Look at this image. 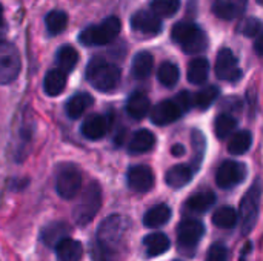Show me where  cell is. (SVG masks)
Instances as JSON below:
<instances>
[{
	"instance_id": "cell-20",
	"label": "cell",
	"mask_w": 263,
	"mask_h": 261,
	"mask_svg": "<svg viewBox=\"0 0 263 261\" xmlns=\"http://www.w3.org/2000/svg\"><path fill=\"white\" fill-rule=\"evenodd\" d=\"M156 146V135L148 129H140L134 132L128 143V152L131 155H140L149 152Z\"/></svg>"
},
{
	"instance_id": "cell-2",
	"label": "cell",
	"mask_w": 263,
	"mask_h": 261,
	"mask_svg": "<svg viewBox=\"0 0 263 261\" xmlns=\"http://www.w3.org/2000/svg\"><path fill=\"white\" fill-rule=\"evenodd\" d=\"M88 83L100 92H112L122 80V71L117 65L109 63L100 57L92 58L86 66Z\"/></svg>"
},
{
	"instance_id": "cell-5",
	"label": "cell",
	"mask_w": 263,
	"mask_h": 261,
	"mask_svg": "<svg viewBox=\"0 0 263 261\" xmlns=\"http://www.w3.org/2000/svg\"><path fill=\"white\" fill-rule=\"evenodd\" d=\"M122 23L117 17L111 15L97 25L85 28L79 34V42L85 46H103L117 38L120 34Z\"/></svg>"
},
{
	"instance_id": "cell-13",
	"label": "cell",
	"mask_w": 263,
	"mask_h": 261,
	"mask_svg": "<svg viewBox=\"0 0 263 261\" xmlns=\"http://www.w3.org/2000/svg\"><path fill=\"white\" fill-rule=\"evenodd\" d=\"M126 182H128V186L131 191L145 194V192L151 191L154 186V172L151 171V168H148L145 165L131 166L126 174Z\"/></svg>"
},
{
	"instance_id": "cell-33",
	"label": "cell",
	"mask_w": 263,
	"mask_h": 261,
	"mask_svg": "<svg viewBox=\"0 0 263 261\" xmlns=\"http://www.w3.org/2000/svg\"><path fill=\"white\" fill-rule=\"evenodd\" d=\"M214 129H216V135L220 140H225L236 132L237 120L230 114H220V115H217V118L214 122Z\"/></svg>"
},
{
	"instance_id": "cell-9",
	"label": "cell",
	"mask_w": 263,
	"mask_h": 261,
	"mask_svg": "<svg viewBox=\"0 0 263 261\" xmlns=\"http://www.w3.org/2000/svg\"><path fill=\"white\" fill-rule=\"evenodd\" d=\"M247 174H248V169L243 163L227 160L219 166L216 172V183L222 189H231L240 185L247 178Z\"/></svg>"
},
{
	"instance_id": "cell-25",
	"label": "cell",
	"mask_w": 263,
	"mask_h": 261,
	"mask_svg": "<svg viewBox=\"0 0 263 261\" xmlns=\"http://www.w3.org/2000/svg\"><path fill=\"white\" fill-rule=\"evenodd\" d=\"M55 252L59 261H80L83 257V246L80 242L66 237L57 245Z\"/></svg>"
},
{
	"instance_id": "cell-3",
	"label": "cell",
	"mask_w": 263,
	"mask_h": 261,
	"mask_svg": "<svg viewBox=\"0 0 263 261\" xmlns=\"http://www.w3.org/2000/svg\"><path fill=\"white\" fill-rule=\"evenodd\" d=\"M171 38L177 43L186 54H197L208 48V35L191 22H179L173 26Z\"/></svg>"
},
{
	"instance_id": "cell-22",
	"label": "cell",
	"mask_w": 263,
	"mask_h": 261,
	"mask_svg": "<svg viewBox=\"0 0 263 261\" xmlns=\"http://www.w3.org/2000/svg\"><path fill=\"white\" fill-rule=\"evenodd\" d=\"M214 203H216V194L213 191H210V189H205V191H197L196 194H193L186 200L185 208L190 212L203 214V212L210 211Z\"/></svg>"
},
{
	"instance_id": "cell-6",
	"label": "cell",
	"mask_w": 263,
	"mask_h": 261,
	"mask_svg": "<svg viewBox=\"0 0 263 261\" xmlns=\"http://www.w3.org/2000/svg\"><path fill=\"white\" fill-rule=\"evenodd\" d=\"M260 197H262V185L259 180H256L254 185L243 195L239 206V225L243 235H248L257 223Z\"/></svg>"
},
{
	"instance_id": "cell-44",
	"label": "cell",
	"mask_w": 263,
	"mask_h": 261,
	"mask_svg": "<svg viewBox=\"0 0 263 261\" xmlns=\"http://www.w3.org/2000/svg\"><path fill=\"white\" fill-rule=\"evenodd\" d=\"M257 2H259V3H260V5H263V0H257Z\"/></svg>"
},
{
	"instance_id": "cell-12",
	"label": "cell",
	"mask_w": 263,
	"mask_h": 261,
	"mask_svg": "<svg viewBox=\"0 0 263 261\" xmlns=\"http://www.w3.org/2000/svg\"><path fill=\"white\" fill-rule=\"evenodd\" d=\"M131 28L133 31L142 34V35H157L163 29L162 17H159L153 11H137L131 17Z\"/></svg>"
},
{
	"instance_id": "cell-29",
	"label": "cell",
	"mask_w": 263,
	"mask_h": 261,
	"mask_svg": "<svg viewBox=\"0 0 263 261\" xmlns=\"http://www.w3.org/2000/svg\"><path fill=\"white\" fill-rule=\"evenodd\" d=\"M208 74H210V62L205 57H197V58H193L190 62L188 72H186V77H188L190 83L202 85V83L206 82Z\"/></svg>"
},
{
	"instance_id": "cell-4",
	"label": "cell",
	"mask_w": 263,
	"mask_h": 261,
	"mask_svg": "<svg viewBox=\"0 0 263 261\" xmlns=\"http://www.w3.org/2000/svg\"><path fill=\"white\" fill-rule=\"evenodd\" d=\"M102 206V189L100 185L96 182H91L85 191L82 192L79 202L76 203L72 209V218L79 226L89 225Z\"/></svg>"
},
{
	"instance_id": "cell-27",
	"label": "cell",
	"mask_w": 263,
	"mask_h": 261,
	"mask_svg": "<svg viewBox=\"0 0 263 261\" xmlns=\"http://www.w3.org/2000/svg\"><path fill=\"white\" fill-rule=\"evenodd\" d=\"M143 246L148 257H160L171 248V243L163 232H153L143 238Z\"/></svg>"
},
{
	"instance_id": "cell-21",
	"label": "cell",
	"mask_w": 263,
	"mask_h": 261,
	"mask_svg": "<svg viewBox=\"0 0 263 261\" xmlns=\"http://www.w3.org/2000/svg\"><path fill=\"white\" fill-rule=\"evenodd\" d=\"M194 172L196 171L193 169V166H188V165H176V166H173L166 172L165 182L173 189H182V188H185L193 180Z\"/></svg>"
},
{
	"instance_id": "cell-26",
	"label": "cell",
	"mask_w": 263,
	"mask_h": 261,
	"mask_svg": "<svg viewBox=\"0 0 263 261\" xmlns=\"http://www.w3.org/2000/svg\"><path fill=\"white\" fill-rule=\"evenodd\" d=\"M171 218V209L168 205L165 203H160L154 208H151L149 211H146V214L143 215V225L146 228H151V229H157V228H162L165 226Z\"/></svg>"
},
{
	"instance_id": "cell-35",
	"label": "cell",
	"mask_w": 263,
	"mask_h": 261,
	"mask_svg": "<svg viewBox=\"0 0 263 261\" xmlns=\"http://www.w3.org/2000/svg\"><path fill=\"white\" fill-rule=\"evenodd\" d=\"M220 91L217 86L214 85H210L203 89H200L196 95H194V106L199 108V109H208L219 97Z\"/></svg>"
},
{
	"instance_id": "cell-24",
	"label": "cell",
	"mask_w": 263,
	"mask_h": 261,
	"mask_svg": "<svg viewBox=\"0 0 263 261\" xmlns=\"http://www.w3.org/2000/svg\"><path fill=\"white\" fill-rule=\"evenodd\" d=\"M149 111H151V103L143 92H134L129 95L126 102V112L131 118L142 120L148 115Z\"/></svg>"
},
{
	"instance_id": "cell-1",
	"label": "cell",
	"mask_w": 263,
	"mask_h": 261,
	"mask_svg": "<svg viewBox=\"0 0 263 261\" xmlns=\"http://www.w3.org/2000/svg\"><path fill=\"white\" fill-rule=\"evenodd\" d=\"M126 232V222L122 215L112 214L106 217L96 234L91 254L94 261H116Z\"/></svg>"
},
{
	"instance_id": "cell-18",
	"label": "cell",
	"mask_w": 263,
	"mask_h": 261,
	"mask_svg": "<svg viewBox=\"0 0 263 261\" xmlns=\"http://www.w3.org/2000/svg\"><path fill=\"white\" fill-rule=\"evenodd\" d=\"M94 103V98L88 92H76L65 103V112L69 118H80Z\"/></svg>"
},
{
	"instance_id": "cell-36",
	"label": "cell",
	"mask_w": 263,
	"mask_h": 261,
	"mask_svg": "<svg viewBox=\"0 0 263 261\" xmlns=\"http://www.w3.org/2000/svg\"><path fill=\"white\" fill-rule=\"evenodd\" d=\"M180 8V0H153L151 11L159 17H173Z\"/></svg>"
},
{
	"instance_id": "cell-34",
	"label": "cell",
	"mask_w": 263,
	"mask_h": 261,
	"mask_svg": "<svg viewBox=\"0 0 263 261\" xmlns=\"http://www.w3.org/2000/svg\"><path fill=\"white\" fill-rule=\"evenodd\" d=\"M157 78L165 88H173L177 85V82L180 78V71L174 63L165 62V63H162V66L157 71Z\"/></svg>"
},
{
	"instance_id": "cell-17",
	"label": "cell",
	"mask_w": 263,
	"mask_h": 261,
	"mask_svg": "<svg viewBox=\"0 0 263 261\" xmlns=\"http://www.w3.org/2000/svg\"><path fill=\"white\" fill-rule=\"evenodd\" d=\"M247 5L248 0H216L213 3V12L222 20H233L245 12Z\"/></svg>"
},
{
	"instance_id": "cell-43",
	"label": "cell",
	"mask_w": 263,
	"mask_h": 261,
	"mask_svg": "<svg viewBox=\"0 0 263 261\" xmlns=\"http://www.w3.org/2000/svg\"><path fill=\"white\" fill-rule=\"evenodd\" d=\"M5 25V17H3V8H2V5H0V28Z\"/></svg>"
},
{
	"instance_id": "cell-31",
	"label": "cell",
	"mask_w": 263,
	"mask_h": 261,
	"mask_svg": "<svg viewBox=\"0 0 263 261\" xmlns=\"http://www.w3.org/2000/svg\"><path fill=\"white\" fill-rule=\"evenodd\" d=\"M251 143H253L251 132L250 131H239V132H234L231 135L230 143H228V151L233 155H242L251 148Z\"/></svg>"
},
{
	"instance_id": "cell-19",
	"label": "cell",
	"mask_w": 263,
	"mask_h": 261,
	"mask_svg": "<svg viewBox=\"0 0 263 261\" xmlns=\"http://www.w3.org/2000/svg\"><path fill=\"white\" fill-rule=\"evenodd\" d=\"M66 82H68V74L60 68H52L46 72L43 78V89L49 97H57L65 91Z\"/></svg>"
},
{
	"instance_id": "cell-42",
	"label": "cell",
	"mask_w": 263,
	"mask_h": 261,
	"mask_svg": "<svg viewBox=\"0 0 263 261\" xmlns=\"http://www.w3.org/2000/svg\"><path fill=\"white\" fill-rule=\"evenodd\" d=\"M171 152H173V155H183L185 154V148L182 145H174Z\"/></svg>"
},
{
	"instance_id": "cell-37",
	"label": "cell",
	"mask_w": 263,
	"mask_h": 261,
	"mask_svg": "<svg viewBox=\"0 0 263 261\" xmlns=\"http://www.w3.org/2000/svg\"><path fill=\"white\" fill-rule=\"evenodd\" d=\"M193 135V148H194V158H193V169L197 171L202 165V160H203V154H205V146H206V142H205V135L194 129L191 132Z\"/></svg>"
},
{
	"instance_id": "cell-15",
	"label": "cell",
	"mask_w": 263,
	"mask_h": 261,
	"mask_svg": "<svg viewBox=\"0 0 263 261\" xmlns=\"http://www.w3.org/2000/svg\"><path fill=\"white\" fill-rule=\"evenodd\" d=\"M109 126H111L109 117L100 115V114H92L83 120L80 132L88 140H100L108 134Z\"/></svg>"
},
{
	"instance_id": "cell-41",
	"label": "cell",
	"mask_w": 263,
	"mask_h": 261,
	"mask_svg": "<svg viewBox=\"0 0 263 261\" xmlns=\"http://www.w3.org/2000/svg\"><path fill=\"white\" fill-rule=\"evenodd\" d=\"M254 49H256V54L263 57V29L260 31V34L257 35L256 42H254Z\"/></svg>"
},
{
	"instance_id": "cell-32",
	"label": "cell",
	"mask_w": 263,
	"mask_h": 261,
	"mask_svg": "<svg viewBox=\"0 0 263 261\" xmlns=\"http://www.w3.org/2000/svg\"><path fill=\"white\" fill-rule=\"evenodd\" d=\"M45 25H46V29H48L49 35H59L66 29L68 15H66L65 11L54 9V11L48 12V15L45 17Z\"/></svg>"
},
{
	"instance_id": "cell-40",
	"label": "cell",
	"mask_w": 263,
	"mask_h": 261,
	"mask_svg": "<svg viewBox=\"0 0 263 261\" xmlns=\"http://www.w3.org/2000/svg\"><path fill=\"white\" fill-rule=\"evenodd\" d=\"M174 100L177 102L179 108L182 109V112H186L190 111L193 106H194V95H191L190 92H180L177 97H174Z\"/></svg>"
},
{
	"instance_id": "cell-23",
	"label": "cell",
	"mask_w": 263,
	"mask_h": 261,
	"mask_svg": "<svg viewBox=\"0 0 263 261\" xmlns=\"http://www.w3.org/2000/svg\"><path fill=\"white\" fill-rule=\"evenodd\" d=\"M154 68V57L148 51H140L134 55L133 65H131V72L133 77L137 80H145L151 75Z\"/></svg>"
},
{
	"instance_id": "cell-28",
	"label": "cell",
	"mask_w": 263,
	"mask_h": 261,
	"mask_svg": "<svg viewBox=\"0 0 263 261\" xmlns=\"http://www.w3.org/2000/svg\"><path fill=\"white\" fill-rule=\"evenodd\" d=\"M55 63L57 68H60L62 71H65L66 74H69L71 71L76 69L77 63H79V52L74 46L71 45H63L57 49L55 54Z\"/></svg>"
},
{
	"instance_id": "cell-10",
	"label": "cell",
	"mask_w": 263,
	"mask_h": 261,
	"mask_svg": "<svg viewBox=\"0 0 263 261\" xmlns=\"http://www.w3.org/2000/svg\"><path fill=\"white\" fill-rule=\"evenodd\" d=\"M203 235L205 226L197 218H185L177 228V243L185 251H193Z\"/></svg>"
},
{
	"instance_id": "cell-14",
	"label": "cell",
	"mask_w": 263,
	"mask_h": 261,
	"mask_svg": "<svg viewBox=\"0 0 263 261\" xmlns=\"http://www.w3.org/2000/svg\"><path fill=\"white\" fill-rule=\"evenodd\" d=\"M182 109L179 108L177 102L174 98L171 100H163L159 102L156 106H153V109L149 111V117L151 122L157 126H165L170 125L173 122H176L177 118H180L182 115Z\"/></svg>"
},
{
	"instance_id": "cell-7",
	"label": "cell",
	"mask_w": 263,
	"mask_h": 261,
	"mask_svg": "<svg viewBox=\"0 0 263 261\" xmlns=\"http://www.w3.org/2000/svg\"><path fill=\"white\" fill-rule=\"evenodd\" d=\"M82 189V172L76 165H60L55 174V191L63 200H72Z\"/></svg>"
},
{
	"instance_id": "cell-16",
	"label": "cell",
	"mask_w": 263,
	"mask_h": 261,
	"mask_svg": "<svg viewBox=\"0 0 263 261\" xmlns=\"http://www.w3.org/2000/svg\"><path fill=\"white\" fill-rule=\"evenodd\" d=\"M69 235V226L65 222H51L40 231V240L48 248H57V245Z\"/></svg>"
},
{
	"instance_id": "cell-11",
	"label": "cell",
	"mask_w": 263,
	"mask_h": 261,
	"mask_svg": "<svg viewBox=\"0 0 263 261\" xmlns=\"http://www.w3.org/2000/svg\"><path fill=\"white\" fill-rule=\"evenodd\" d=\"M216 75L225 82H237L242 77V69L239 68L237 57L228 48H222L216 58Z\"/></svg>"
},
{
	"instance_id": "cell-30",
	"label": "cell",
	"mask_w": 263,
	"mask_h": 261,
	"mask_svg": "<svg viewBox=\"0 0 263 261\" xmlns=\"http://www.w3.org/2000/svg\"><path fill=\"white\" fill-rule=\"evenodd\" d=\"M239 222V214L231 206H222L213 214V223L214 226L220 229H233Z\"/></svg>"
},
{
	"instance_id": "cell-38",
	"label": "cell",
	"mask_w": 263,
	"mask_h": 261,
	"mask_svg": "<svg viewBox=\"0 0 263 261\" xmlns=\"http://www.w3.org/2000/svg\"><path fill=\"white\" fill-rule=\"evenodd\" d=\"M237 31L245 37H257L262 31V23L254 17H248L243 22H240Z\"/></svg>"
},
{
	"instance_id": "cell-39",
	"label": "cell",
	"mask_w": 263,
	"mask_h": 261,
	"mask_svg": "<svg viewBox=\"0 0 263 261\" xmlns=\"http://www.w3.org/2000/svg\"><path fill=\"white\" fill-rule=\"evenodd\" d=\"M206 261H228V249L223 245H214L210 248Z\"/></svg>"
},
{
	"instance_id": "cell-8",
	"label": "cell",
	"mask_w": 263,
	"mask_h": 261,
	"mask_svg": "<svg viewBox=\"0 0 263 261\" xmlns=\"http://www.w3.org/2000/svg\"><path fill=\"white\" fill-rule=\"evenodd\" d=\"M22 68V60L18 49L5 40H0V85H8L14 82Z\"/></svg>"
}]
</instances>
